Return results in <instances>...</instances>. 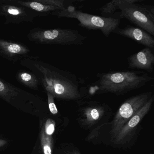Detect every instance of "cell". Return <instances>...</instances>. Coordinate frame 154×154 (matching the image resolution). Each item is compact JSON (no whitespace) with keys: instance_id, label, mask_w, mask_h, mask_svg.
<instances>
[{"instance_id":"30bf717a","label":"cell","mask_w":154,"mask_h":154,"mask_svg":"<svg viewBox=\"0 0 154 154\" xmlns=\"http://www.w3.org/2000/svg\"><path fill=\"white\" fill-rule=\"evenodd\" d=\"M127 62L129 68L144 70L147 72H152L154 66L153 49L145 48L128 57Z\"/></svg>"},{"instance_id":"3957f363","label":"cell","mask_w":154,"mask_h":154,"mask_svg":"<svg viewBox=\"0 0 154 154\" xmlns=\"http://www.w3.org/2000/svg\"><path fill=\"white\" fill-rule=\"evenodd\" d=\"M51 15L58 18L75 19L79 22L78 26L89 30H99L108 38L119 28L120 18L100 17L77 10L73 6H69L63 9L56 11Z\"/></svg>"},{"instance_id":"7a4b0ae2","label":"cell","mask_w":154,"mask_h":154,"mask_svg":"<svg viewBox=\"0 0 154 154\" xmlns=\"http://www.w3.org/2000/svg\"><path fill=\"white\" fill-rule=\"evenodd\" d=\"M94 83L98 94L123 95L145 86L153 79L146 72L139 71H111L97 74Z\"/></svg>"},{"instance_id":"5bb4252c","label":"cell","mask_w":154,"mask_h":154,"mask_svg":"<svg viewBox=\"0 0 154 154\" xmlns=\"http://www.w3.org/2000/svg\"><path fill=\"white\" fill-rule=\"evenodd\" d=\"M10 2L12 4L23 6V7L28 8L33 11L39 13L42 16H47L49 14L51 15V13L54 11L60 9H63L58 7L44 5V4L37 2L36 1H29L10 0Z\"/></svg>"},{"instance_id":"2e32d148","label":"cell","mask_w":154,"mask_h":154,"mask_svg":"<svg viewBox=\"0 0 154 154\" xmlns=\"http://www.w3.org/2000/svg\"><path fill=\"white\" fill-rule=\"evenodd\" d=\"M109 129V122H105L95 127L88 135L85 140L94 144H101L104 142L103 137V130Z\"/></svg>"},{"instance_id":"44dd1931","label":"cell","mask_w":154,"mask_h":154,"mask_svg":"<svg viewBox=\"0 0 154 154\" xmlns=\"http://www.w3.org/2000/svg\"><path fill=\"white\" fill-rule=\"evenodd\" d=\"M48 97V108L51 113L56 115L58 113V110L54 102V98L49 93L47 92Z\"/></svg>"},{"instance_id":"d6986e66","label":"cell","mask_w":154,"mask_h":154,"mask_svg":"<svg viewBox=\"0 0 154 154\" xmlns=\"http://www.w3.org/2000/svg\"><path fill=\"white\" fill-rule=\"evenodd\" d=\"M36 1L44 5L58 7L62 9L66 7L65 1L64 0H36Z\"/></svg>"},{"instance_id":"e0dca14e","label":"cell","mask_w":154,"mask_h":154,"mask_svg":"<svg viewBox=\"0 0 154 154\" xmlns=\"http://www.w3.org/2000/svg\"><path fill=\"white\" fill-rule=\"evenodd\" d=\"M40 141L44 154H53V136L46 135L42 128L40 135Z\"/></svg>"},{"instance_id":"8992f818","label":"cell","mask_w":154,"mask_h":154,"mask_svg":"<svg viewBox=\"0 0 154 154\" xmlns=\"http://www.w3.org/2000/svg\"><path fill=\"white\" fill-rule=\"evenodd\" d=\"M153 95L146 92L126 100L117 111L113 119L109 122V138L112 142L128 121L144 106Z\"/></svg>"},{"instance_id":"ba28073f","label":"cell","mask_w":154,"mask_h":154,"mask_svg":"<svg viewBox=\"0 0 154 154\" xmlns=\"http://www.w3.org/2000/svg\"><path fill=\"white\" fill-rule=\"evenodd\" d=\"M39 13L28 8L11 3L10 0H0V16L6 19L5 24L32 22Z\"/></svg>"},{"instance_id":"ffe728a7","label":"cell","mask_w":154,"mask_h":154,"mask_svg":"<svg viewBox=\"0 0 154 154\" xmlns=\"http://www.w3.org/2000/svg\"><path fill=\"white\" fill-rule=\"evenodd\" d=\"M55 128L56 123L54 120L51 119H48L47 120L43 129L46 135L53 136L55 131Z\"/></svg>"},{"instance_id":"7c38bea8","label":"cell","mask_w":154,"mask_h":154,"mask_svg":"<svg viewBox=\"0 0 154 154\" xmlns=\"http://www.w3.org/2000/svg\"><path fill=\"white\" fill-rule=\"evenodd\" d=\"M34 95L14 86L0 78V97L9 103L26 101L34 98Z\"/></svg>"},{"instance_id":"9c48e42d","label":"cell","mask_w":154,"mask_h":154,"mask_svg":"<svg viewBox=\"0 0 154 154\" xmlns=\"http://www.w3.org/2000/svg\"><path fill=\"white\" fill-rule=\"evenodd\" d=\"M154 100L153 95L144 106L123 126L119 134L112 140V143L119 146L129 143L135 135L141 121L150 110Z\"/></svg>"},{"instance_id":"6da1fadb","label":"cell","mask_w":154,"mask_h":154,"mask_svg":"<svg viewBox=\"0 0 154 154\" xmlns=\"http://www.w3.org/2000/svg\"><path fill=\"white\" fill-rule=\"evenodd\" d=\"M21 65L32 72L46 92L54 98L78 101L83 97L79 78L69 71L62 70L50 64L38 61L35 57H26Z\"/></svg>"},{"instance_id":"52a82bcc","label":"cell","mask_w":154,"mask_h":154,"mask_svg":"<svg viewBox=\"0 0 154 154\" xmlns=\"http://www.w3.org/2000/svg\"><path fill=\"white\" fill-rule=\"evenodd\" d=\"M78 103L80 107L78 109L80 115L78 122L81 127L86 129L105 122H103V118L106 117L107 112L111 111L108 105L99 102L80 101Z\"/></svg>"},{"instance_id":"9a60e30c","label":"cell","mask_w":154,"mask_h":154,"mask_svg":"<svg viewBox=\"0 0 154 154\" xmlns=\"http://www.w3.org/2000/svg\"><path fill=\"white\" fill-rule=\"evenodd\" d=\"M16 78L20 83L28 88L35 90H38L39 81L32 73L19 71L16 75Z\"/></svg>"},{"instance_id":"8fae6325","label":"cell","mask_w":154,"mask_h":154,"mask_svg":"<svg viewBox=\"0 0 154 154\" xmlns=\"http://www.w3.org/2000/svg\"><path fill=\"white\" fill-rule=\"evenodd\" d=\"M113 33L130 38L146 47L154 48L153 36L146 31L137 27L127 26L122 29L118 28Z\"/></svg>"},{"instance_id":"5b68a950","label":"cell","mask_w":154,"mask_h":154,"mask_svg":"<svg viewBox=\"0 0 154 154\" xmlns=\"http://www.w3.org/2000/svg\"><path fill=\"white\" fill-rule=\"evenodd\" d=\"M32 42L42 45H83L86 36L78 30L70 29H44L37 28L31 30L27 35Z\"/></svg>"},{"instance_id":"277c9868","label":"cell","mask_w":154,"mask_h":154,"mask_svg":"<svg viewBox=\"0 0 154 154\" xmlns=\"http://www.w3.org/2000/svg\"><path fill=\"white\" fill-rule=\"evenodd\" d=\"M143 0H119L120 18L131 23L154 36V7L141 3Z\"/></svg>"},{"instance_id":"603a6c76","label":"cell","mask_w":154,"mask_h":154,"mask_svg":"<svg viewBox=\"0 0 154 154\" xmlns=\"http://www.w3.org/2000/svg\"><path fill=\"white\" fill-rule=\"evenodd\" d=\"M6 144H7V141L6 140L0 139V147H2L3 146H5Z\"/></svg>"},{"instance_id":"7402d4cb","label":"cell","mask_w":154,"mask_h":154,"mask_svg":"<svg viewBox=\"0 0 154 154\" xmlns=\"http://www.w3.org/2000/svg\"><path fill=\"white\" fill-rule=\"evenodd\" d=\"M65 154H81L79 151L75 149H72L67 151Z\"/></svg>"},{"instance_id":"ac0fdd59","label":"cell","mask_w":154,"mask_h":154,"mask_svg":"<svg viewBox=\"0 0 154 154\" xmlns=\"http://www.w3.org/2000/svg\"><path fill=\"white\" fill-rule=\"evenodd\" d=\"M119 0H113L100 8V11L102 15H113L119 10Z\"/></svg>"},{"instance_id":"4fadbf2b","label":"cell","mask_w":154,"mask_h":154,"mask_svg":"<svg viewBox=\"0 0 154 154\" xmlns=\"http://www.w3.org/2000/svg\"><path fill=\"white\" fill-rule=\"evenodd\" d=\"M30 50L26 46L0 38V56L10 61L26 57Z\"/></svg>"}]
</instances>
